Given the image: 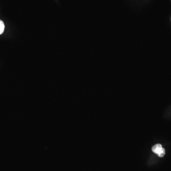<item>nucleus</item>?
I'll return each mask as SVG.
<instances>
[{"instance_id": "f257e3e1", "label": "nucleus", "mask_w": 171, "mask_h": 171, "mask_svg": "<svg viewBox=\"0 0 171 171\" xmlns=\"http://www.w3.org/2000/svg\"><path fill=\"white\" fill-rule=\"evenodd\" d=\"M153 152L157 154L160 157H162L165 155V150L163 148L162 146L160 144H156L152 148Z\"/></svg>"}, {"instance_id": "f03ea898", "label": "nucleus", "mask_w": 171, "mask_h": 171, "mask_svg": "<svg viewBox=\"0 0 171 171\" xmlns=\"http://www.w3.org/2000/svg\"><path fill=\"white\" fill-rule=\"evenodd\" d=\"M5 23L3 21L0 20V35H1L5 31Z\"/></svg>"}]
</instances>
